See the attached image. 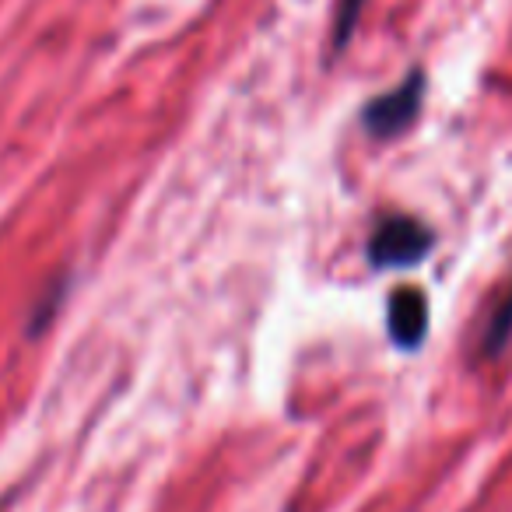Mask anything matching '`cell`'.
Listing matches in <instances>:
<instances>
[{"label":"cell","instance_id":"obj_1","mask_svg":"<svg viewBox=\"0 0 512 512\" xmlns=\"http://www.w3.org/2000/svg\"><path fill=\"white\" fill-rule=\"evenodd\" d=\"M435 246V232L418 218H407V214H393L383 218L369 235V264L376 271H407V267H418Z\"/></svg>","mask_w":512,"mask_h":512},{"label":"cell","instance_id":"obj_2","mask_svg":"<svg viewBox=\"0 0 512 512\" xmlns=\"http://www.w3.org/2000/svg\"><path fill=\"white\" fill-rule=\"evenodd\" d=\"M421 106H425V74L411 71L404 85L379 95V99H372L369 106L362 109V127L369 130L376 141H393V137H400L418 120Z\"/></svg>","mask_w":512,"mask_h":512},{"label":"cell","instance_id":"obj_3","mask_svg":"<svg viewBox=\"0 0 512 512\" xmlns=\"http://www.w3.org/2000/svg\"><path fill=\"white\" fill-rule=\"evenodd\" d=\"M386 327L400 351H418L428 334V302L418 288H397L386 309Z\"/></svg>","mask_w":512,"mask_h":512},{"label":"cell","instance_id":"obj_4","mask_svg":"<svg viewBox=\"0 0 512 512\" xmlns=\"http://www.w3.org/2000/svg\"><path fill=\"white\" fill-rule=\"evenodd\" d=\"M509 341H512V288H509V295L502 299V306L491 313L488 327H484V334H481L484 358H498L505 348H509Z\"/></svg>","mask_w":512,"mask_h":512},{"label":"cell","instance_id":"obj_5","mask_svg":"<svg viewBox=\"0 0 512 512\" xmlns=\"http://www.w3.org/2000/svg\"><path fill=\"white\" fill-rule=\"evenodd\" d=\"M365 0H341L337 4V18H334V53H344L348 43L355 39V29L362 22Z\"/></svg>","mask_w":512,"mask_h":512},{"label":"cell","instance_id":"obj_6","mask_svg":"<svg viewBox=\"0 0 512 512\" xmlns=\"http://www.w3.org/2000/svg\"><path fill=\"white\" fill-rule=\"evenodd\" d=\"M60 299H64V285H53V288H50V295H46V299L39 302V306H32V316H36V320L29 323V337H36L39 330H43L46 323L53 320V313H57Z\"/></svg>","mask_w":512,"mask_h":512}]
</instances>
